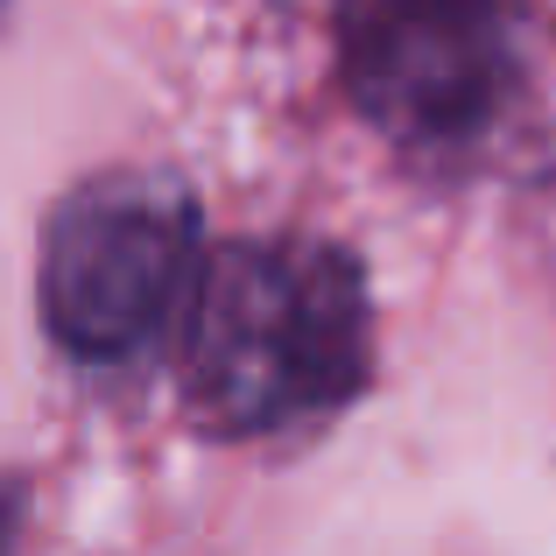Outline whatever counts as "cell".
Masks as SVG:
<instances>
[{
	"mask_svg": "<svg viewBox=\"0 0 556 556\" xmlns=\"http://www.w3.org/2000/svg\"><path fill=\"white\" fill-rule=\"evenodd\" d=\"M374 311L359 261L325 240H240L184 311V394L212 437L325 422L367 388Z\"/></svg>",
	"mask_w": 556,
	"mask_h": 556,
	"instance_id": "obj_1",
	"label": "cell"
},
{
	"mask_svg": "<svg viewBox=\"0 0 556 556\" xmlns=\"http://www.w3.org/2000/svg\"><path fill=\"white\" fill-rule=\"evenodd\" d=\"M204 275L198 204L169 177H92L42 226V325L71 359H135L190 311Z\"/></svg>",
	"mask_w": 556,
	"mask_h": 556,
	"instance_id": "obj_2",
	"label": "cell"
},
{
	"mask_svg": "<svg viewBox=\"0 0 556 556\" xmlns=\"http://www.w3.org/2000/svg\"><path fill=\"white\" fill-rule=\"evenodd\" d=\"M515 0H339V78L402 149H465L515 92Z\"/></svg>",
	"mask_w": 556,
	"mask_h": 556,
	"instance_id": "obj_3",
	"label": "cell"
},
{
	"mask_svg": "<svg viewBox=\"0 0 556 556\" xmlns=\"http://www.w3.org/2000/svg\"><path fill=\"white\" fill-rule=\"evenodd\" d=\"M22 515H28V486L22 479H0V556L14 549V535H22Z\"/></svg>",
	"mask_w": 556,
	"mask_h": 556,
	"instance_id": "obj_4",
	"label": "cell"
}]
</instances>
